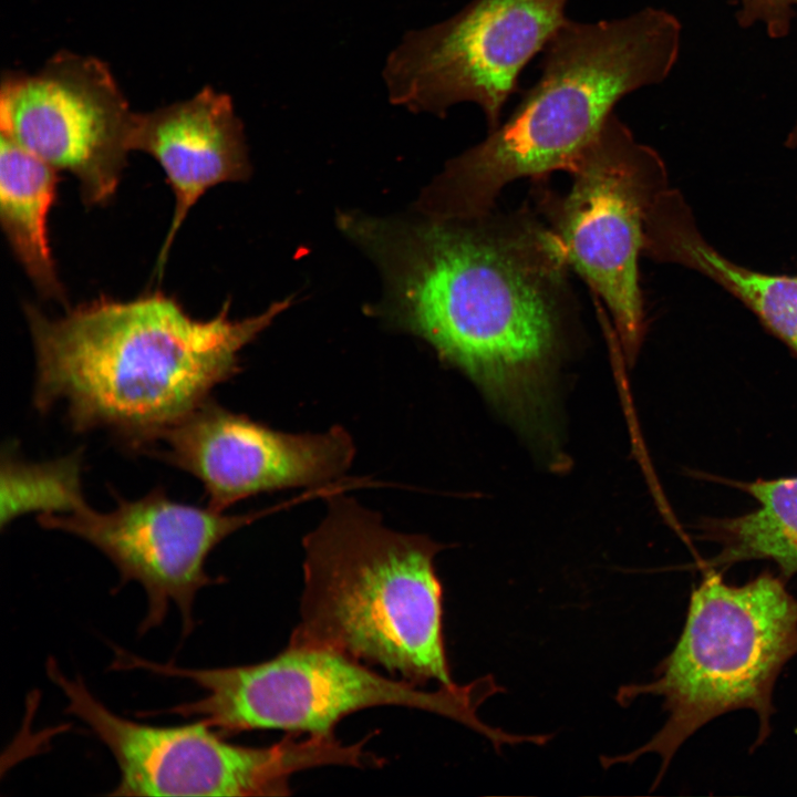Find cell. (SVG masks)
<instances>
[{"label": "cell", "mask_w": 797, "mask_h": 797, "mask_svg": "<svg viewBox=\"0 0 797 797\" xmlns=\"http://www.w3.org/2000/svg\"><path fill=\"white\" fill-rule=\"evenodd\" d=\"M126 670H144L178 677L199 686L205 695L164 712L195 717L221 735L253 729H282L333 736L335 725L356 711L404 706L452 718L493 743L504 732L483 723L476 711L501 689L491 676L470 684L426 691L405 680L373 671L334 650L289 645L270 660L239 666L193 669L157 663L132 653Z\"/></svg>", "instance_id": "cell-6"}, {"label": "cell", "mask_w": 797, "mask_h": 797, "mask_svg": "<svg viewBox=\"0 0 797 797\" xmlns=\"http://www.w3.org/2000/svg\"><path fill=\"white\" fill-rule=\"evenodd\" d=\"M567 2L472 0L448 19L407 32L383 66L390 102L438 116L470 102L495 128L521 71L567 19Z\"/></svg>", "instance_id": "cell-9"}, {"label": "cell", "mask_w": 797, "mask_h": 797, "mask_svg": "<svg viewBox=\"0 0 797 797\" xmlns=\"http://www.w3.org/2000/svg\"><path fill=\"white\" fill-rule=\"evenodd\" d=\"M643 251L714 279L797 353V278L756 272L722 256L698 232L683 197L667 198L651 210Z\"/></svg>", "instance_id": "cell-14"}, {"label": "cell", "mask_w": 797, "mask_h": 797, "mask_svg": "<svg viewBox=\"0 0 797 797\" xmlns=\"http://www.w3.org/2000/svg\"><path fill=\"white\" fill-rule=\"evenodd\" d=\"M130 148L158 162L175 196L172 222L156 263L159 276L174 238L197 200L217 184L248 177L244 128L231 97L205 86L190 99L135 113Z\"/></svg>", "instance_id": "cell-13"}, {"label": "cell", "mask_w": 797, "mask_h": 797, "mask_svg": "<svg viewBox=\"0 0 797 797\" xmlns=\"http://www.w3.org/2000/svg\"><path fill=\"white\" fill-rule=\"evenodd\" d=\"M738 19L745 27L763 23L768 34L782 38L788 33L797 0H738Z\"/></svg>", "instance_id": "cell-18"}, {"label": "cell", "mask_w": 797, "mask_h": 797, "mask_svg": "<svg viewBox=\"0 0 797 797\" xmlns=\"http://www.w3.org/2000/svg\"><path fill=\"white\" fill-rule=\"evenodd\" d=\"M135 112L108 65L60 51L38 72H6L1 135L80 182L83 201L104 205L126 164Z\"/></svg>", "instance_id": "cell-10"}, {"label": "cell", "mask_w": 797, "mask_h": 797, "mask_svg": "<svg viewBox=\"0 0 797 797\" xmlns=\"http://www.w3.org/2000/svg\"><path fill=\"white\" fill-rule=\"evenodd\" d=\"M788 142H789V144H795V145H797V124H796L795 128L793 130V132H791V134H790V136H789Z\"/></svg>", "instance_id": "cell-19"}, {"label": "cell", "mask_w": 797, "mask_h": 797, "mask_svg": "<svg viewBox=\"0 0 797 797\" xmlns=\"http://www.w3.org/2000/svg\"><path fill=\"white\" fill-rule=\"evenodd\" d=\"M787 579L763 572L743 584L710 569L693 590L682 632L655 669V677L622 686L628 705L642 695L663 700L664 725L641 747L601 758L604 767L633 763L643 754L661 758L663 777L677 749L716 717L751 710L758 717L760 746L772 732L773 694L783 669L797 655V597Z\"/></svg>", "instance_id": "cell-5"}, {"label": "cell", "mask_w": 797, "mask_h": 797, "mask_svg": "<svg viewBox=\"0 0 797 797\" xmlns=\"http://www.w3.org/2000/svg\"><path fill=\"white\" fill-rule=\"evenodd\" d=\"M107 513L90 508L82 499L64 514L38 515L46 529L62 530L87 541L117 568L121 584L139 583L147 611L138 627L144 634L164 622L170 604L178 608L183 635L195 629L194 602L198 591L214 584L206 560L215 547L265 511L227 515L170 499L162 488L126 500Z\"/></svg>", "instance_id": "cell-11"}, {"label": "cell", "mask_w": 797, "mask_h": 797, "mask_svg": "<svg viewBox=\"0 0 797 797\" xmlns=\"http://www.w3.org/2000/svg\"><path fill=\"white\" fill-rule=\"evenodd\" d=\"M149 454L195 476L208 506L224 511L265 491L321 487L354 457L340 426L319 434L279 432L210 398L163 432Z\"/></svg>", "instance_id": "cell-12"}, {"label": "cell", "mask_w": 797, "mask_h": 797, "mask_svg": "<svg viewBox=\"0 0 797 797\" xmlns=\"http://www.w3.org/2000/svg\"><path fill=\"white\" fill-rule=\"evenodd\" d=\"M81 472L80 452L41 463L23 462L3 452L1 526L25 514L72 510L84 498Z\"/></svg>", "instance_id": "cell-17"}, {"label": "cell", "mask_w": 797, "mask_h": 797, "mask_svg": "<svg viewBox=\"0 0 797 797\" xmlns=\"http://www.w3.org/2000/svg\"><path fill=\"white\" fill-rule=\"evenodd\" d=\"M272 303L242 320L192 317L173 297H106L49 318L28 304L35 353L33 404L62 402L77 432L107 428L145 449L239 372V353L290 304Z\"/></svg>", "instance_id": "cell-2"}, {"label": "cell", "mask_w": 797, "mask_h": 797, "mask_svg": "<svg viewBox=\"0 0 797 797\" xmlns=\"http://www.w3.org/2000/svg\"><path fill=\"white\" fill-rule=\"evenodd\" d=\"M758 506L751 513L710 522L705 532L720 547L710 567L747 560L773 561L780 576L797 573V477L745 485Z\"/></svg>", "instance_id": "cell-16"}, {"label": "cell", "mask_w": 797, "mask_h": 797, "mask_svg": "<svg viewBox=\"0 0 797 797\" xmlns=\"http://www.w3.org/2000/svg\"><path fill=\"white\" fill-rule=\"evenodd\" d=\"M680 42V22L662 9L597 22L566 19L542 50L537 82L503 124L446 164L420 209L438 218L480 215L511 182L568 172L623 96L666 79Z\"/></svg>", "instance_id": "cell-3"}, {"label": "cell", "mask_w": 797, "mask_h": 797, "mask_svg": "<svg viewBox=\"0 0 797 797\" xmlns=\"http://www.w3.org/2000/svg\"><path fill=\"white\" fill-rule=\"evenodd\" d=\"M303 548L300 621L289 645L334 650L420 686L456 684L434 565L442 546L391 530L380 515L330 494Z\"/></svg>", "instance_id": "cell-4"}, {"label": "cell", "mask_w": 797, "mask_h": 797, "mask_svg": "<svg viewBox=\"0 0 797 797\" xmlns=\"http://www.w3.org/2000/svg\"><path fill=\"white\" fill-rule=\"evenodd\" d=\"M58 170L1 135L0 220L11 249L43 296L64 301L49 246L48 215Z\"/></svg>", "instance_id": "cell-15"}, {"label": "cell", "mask_w": 797, "mask_h": 797, "mask_svg": "<svg viewBox=\"0 0 797 797\" xmlns=\"http://www.w3.org/2000/svg\"><path fill=\"white\" fill-rule=\"evenodd\" d=\"M568 172V193L539 187L536 208L561 242L569 267L608 308L632 361L645 331L638 265L644 218L667 187L664 164L612 113Z\"/></svg>", "instance_id": "cell-8"}, {"label": "cell", "mask_w": 797, "mask_h": 797, "mask_svg": "<svg viewBox=\"0 0 797 797\" xmlns=\"http://www.w3.org/2000/svg\"><path fill=\"white\" fill-rule=\"evenodd\" d=\"M46 674L66 712L81 720L113 755L120 782L113 796H283L292 774L324 765L364 767V742L291 736L267 747L229 743L206 724L153 726L124 718L97 700L81 676H66L51 658Z\"/></svg>", "instance_id": "cell-7"}, {"label": "cell", "mask_w": 797, "mask_h": 797, "mask_svg": "<svg viewBox=\"0 0 797 797\" xmlns=\"http://www.w3.org/2000/svg\"><path fill=\"white\" fill-rule=\"evenodd\" d=\"M339 225L382 270L385 319L513 413L535 408L578 310L537 208L417 221L345 213Z\"/></svg>", "instance_id": "cell-1"}]
</instances>
